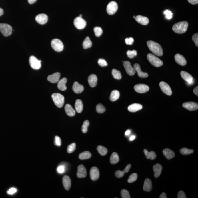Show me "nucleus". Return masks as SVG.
Listing matches in <instances>:
<instances>
[{"label": "nucleus", "mask_w": 198, "mask_h": 198, "mask_svg": "<svg viewBox=\"0 0 198 198\" xmlns=\"http://www.w3.org/2000/svg\"><path fill=\"white\" fill-rule=\"evenodd\" d=\"M147 45L149 49L154 54L158 56H162L163 52L160 44L152 41H149L147 42Z\"/></svg>", "instance_id": "1"}, {"label": "nucleus", "mask_w": 198, "mask_h": 198, "mask_svg": "<svg viewBox=\"0 0 198 198\" xmlns=\"http://www.w3.org/2000/svg\"><path fill=\"white\" fill-rule=\"evenodd\" d=\"M188 23L185 21L178 22L173 25V31L178 34H182L187 31L188 27Z\"/></svg>", "instance_id": "2"}, {"label": "nucleus", "mask_w": 198, "mask_h": 198, "mask_svg": "<svg viewBox=\"0 0 198 198\" xmlns=\"http://www.w3.org/2000/svg\"><path fill=\"white\" fill-rule=\"evenodd\" d=\"M53 101L58 108H61L64 103V97L59 93H55L51 95Z\"/></svg>", "instance_id": "3"}, {"label": "nucleus", "mask_w": 198, "mask_h": 198, "mask_svg": "<svg viewBox=\"0 0 198 198\" xmlns=\"http://www.w3.org/2000/svg\"><path fill=\"white\" fill-rule=\"evenodd\" d=\"M147 59L151 64L156 67H159L163 65V63L161 59L157 57L156 55L152 54H148L147 55Z\"/></svg>", "instance_id": "4"}, {"label": "nucleus", "mask_w": 198, "mask_h": 198, "mask_svg": "<svg viewBox=\"0 0 198 198\" xmlns=\"http://www.w3.org/2000/svg\"><path fill=\"white\" fill-rule=\"evenodd\" d=\"M0 31L3 36L8 37L12 33V27L9 25L1 23L0 24Z\"/></svg>", "instance_id": "5"}, {"label": "nucleus", "mask_w": 198, "mask_h": 198, "mask_svg": "<svg viewBox=\"0 0 198 198\" xmlns=\"http://www.w3.org/2000/svg\"><path fill=\"white\" fill-rule=\"evenodd\" d=\"M51 46L53 49L57 52H61L64 49V46L61 41L57 39L52 40L51 42Z\"/></svg>", "instance_id": "6"}, {"label": "nucleus", "mask_w": 198, "mask_h": 198, "mask_svg": "<svg viewBox=\"0 0 198 198\" xmlns=\"http://www.w3.org/2000/svg\"><path fill=\"white\" fill-rule=\"evenodd\" d=\"M118 8V6L116 2L112 1L107 5V11L109 15H113L117 12Z\"/></svg>", "instance_id": "7"}, {"label": "nucleus", "mask_w": 198, "mask_h": 198, "mask_svg": "<svg viewBox=\"0 0 198 198\" xmlns=\"http://www.w3.org/2000/svg\"><path fill=\"white\" fill-rule=\"evenodd\" d=\"M74 24L77 29H84L86 25V22L82 17H77L74 20Z\"/></svg>", "instance_id": "8"}, {"label": "nucleus", "mask_w": 198, "mask_h": 198, "mask_svg": "<svg viewBox=\"0 0 198 198\" xmlns=\"http://www.w3.org/2000/svg\"><path fill=\"white\" fill-rule=\"evenodd\" d=\"M29 64L31 67L33 69H39L41 67V61L39 60L34 56L30 57L29 59Z\"/></svg>", "instance_id": "9"}, {"label": "nucleus", "mask_w": 198, "mask_h": 198, "mask_svg": "<svg viewBox=\"0 0 198 198\" xmlns=\"http://www.w3.org/2000/svg\"><path fill=\"white\" fill-rule=\"evenodd\" d=\"M160 87L162 91L166 95L170 96L172 95V91L170 87L166 83L161 81L160 83Z\"/></svg>", "instance_id": "10"}, {"label": "nucleus", "mask_w": 198, "mask_h": 198, "mask_svg": "<svg viewBox=\"0 0 198 198\" xmlns=\"http://www.w3.org/2000/svg\"><path fill=\"white\" fill-rule=\"evenodd\" d=\"M123 65L127 73L130 76L134 75L136 71L134 67H132L130 62L125 61L123 63Z\"/></svg>", "instance_id": "11"}, {"label": "nucleus", "mask_w": 198, "mask_h": 198, "mask_svg": "<svg viewBox=\"0 0 198 198\" xmlns=\"http://www.w3.org/2000/svg\"><path fill=\"white\" fill-rule=\"evenodd\" d=\"M134 89L137 92L139 93L147 92L149 90V88L148 86L143 84H138L135 85Z\"/></svg>", "instance_id": "12"}, {"label": "nucleus", "mask_w": 198, "mask_h": 198, "mask_svg": "<svg viewBox=\"0 0 198 198\" xmlns=\"http://www.w3.org/2000/svg\"><path fill=\"white\" fill-rule=\"evenodd\" d=\"M183 107L190 111H196L198 109V105L195 102H189L184 103L182 105Z\"/></svg>", "instance_id": "13"}, {"label": "nucleus", "mask_w": 198, "mask_h": 198, "mask_svg": "<svg viewBox=\"0 0 198 198\" xmlns=\"http://www.w3.org/2000/svg\"><path fill=\"white\" fill-rule=\"evenodd\" d=\"M87 175L86 168L82 164L79 165L77 167V176L79 178H84Z\"/></svg>", "instance_id": "14"}, {"label": "nucleus", "mask_w": 198, "mask_h": 198, "mask_svg": "<svg viewBox=\"0 0 198 198\" xmlns=\"http://www.w3.org/2000/svg\"><path fill=\"white\" fill-rule=\"evenodd\" d=\"M99 169L95 167L91 168L90 170V177L93 181H96L99 178Z\"/></svg>", "instance_id": "15"}, {"label": "nucleus", "mask_w": 198, "mask_h": 198, "mask_svg": "<svg viewBox=\"0 0 198 198\" xmlns=\"http://www.w3.org/2000/svg\"><path fill=\"white\" fill-rule=\"evenodd\" d=\"M36 21L39 24L43 25L46 24L48 20L47 15L45 14H41L36 17Z\"/></svg>", "instance_id": "16"}, {"label": "nucleus", "mask_w": 198, "mask_h": 198, "mask_svg": "<svg viewBox=\"0 0 198 198\" xmlns=\"http://www.w3.org/2000/svg\"><path fill=\"white\" fill-rule=\"evenodd\" d=\"M60 77V73L59 72H56L48 76L47 80L51 83H55L59 81Z\"/></svg>", "instance_id": "17"}, {"label": "nucleus", "mask_w": 198, "mask_h": 198, "mask_svg": "<svg viewBox=\"0 0 198 198\" xmlns=\"http://www.w3.org/2000/svg\"><path fill=\"white\" fill-rule=\"evenodd\" d=\"M175 59L177 64L181 66L185 65L187 63L184 57L180 54H176L175 56Z\"/></svg>", "instance_id": "18"}, {"label": "nucleus", "mask_w": 198, "mask_h": 198, "mask_svg": "<svg viewBox=\"0 0 198 198\" xmlns=\"http://www.w3.org/2000/svg\"><path fill=\"white\" fill-rule=\"evenodd\" d=\"M134 68L138 73V76L141 78H146L148 76V74L146 72H142L141 70L140 66L138 64L134 65Z\"/></svg>", "instance_id": "19"}, {"label": "nucleus", "mask_w": 198, "mask_h": 198, "mask_svg": "<svg viewBox=\"0 0 198 198\" xmlns=\"http://www.w3.org/2000/svg\"><path fill=\"white\" fill-rule=\"evenodd\" d=\"M135 20L141 24L143 25H146L149 23V19L146 17L142 16V15H137L135 18Z\"/></svg>", "instance_id": "20"}, {"label": "nucleus", "mask_w": 198, "mask_h": 198, "mask_svg": "<svg viewBox=\"0 0 198 198\" xmlns=\"http://www.w3.org/2000/svg\"><path fill=\"white\" fill-rule=\"evenodd\" d=\"M181 77L189 84H191L193 81V77L189 73L184 71H182L181 72Z\"/></svg>", "instance_id": "21"}, {"label": "nucleus", "mask_w": 198, "mask_h": 198, "mask_svg": "<svg viewBox=\"0 0 198 198\" xmlns=\"http://www.w3.org/2000/svg\"><path fill=\"white\" fill-rule=\"evenodd\" d=\"M97 77L95 75H91L88 77V82L91 87H94L97 86Z\"/></svg>", "instance_id": "22"}, {"label": "nucleus", "mask_w": 198, "mask_h": 198, "mask_svg": "<svg viewBox=\"0 0 198 198\" xmlns=\"http://www.w3.org/2000/svg\"><path fill=\"white\" fill-rule=\"evenodd\" d=\"M162 166L161 164H156L153 165V169L154 176L155 178H158L160 176L162 170Z\"/></svg>", "instance_id": "23"}, {"label": "nucleus", "mask_w": 198, "mask_h": 198, "mask_svg": "<svg viewBox=\"0 0 198 198\" xmlns=\"http://www.w3.org/2000/svg\"><path fill=\"white\" fill-rule=\"evenodd\" d=\"M152 181L149 178H146L143 184V190L145 191L149 192L152 191Z\"/></svg>", "instance_id": "24"}, {"label": "nucleus", "mask_w": 198, "mask_h": 198, "mask_svg": "<svg viewBox=\"0 0 198 198\" xmlns=\"http://www.w3.org/2000/svg\"><path fill=\"white\" fill-rule=\"evenodd\" d=\"M72 89L76 94H80L83 91L84 88L83 85H80L79 83L75 81L74 83Z\"/></svg>", "instance_id": "25"}, {"label": "nucleus", "mask_w": 198, "mask_h": 198, "mask_svg": "<svg viewBox=\"0 0 198 198\" xmlns=\"http://www.w3.org/2000/svg\"><path fill=\"white\" fill-rule=\"evenodd\" d=\"M63 183L64 188L68 191L71 188V181L70 178L68 176L65 175L63 177Z\"/></svg>", "instance_id": "26"}, {"label": "nucleus", "mask_w": 198, "mask_h": 198, "mask_svg": "<svg viewBox=\"0 0 198 198\" xmlns=\"http://www.w3.org/2000/svg\"><path fill=\"white\" fill-rule=\"evenodd\" d=\"M142 106L138 103H134L128 107V110L131 112H135L142 109Z\"/></svg>", "instance_id": "27"}, {"label": "nucleus", "mask_w": 198, "mask_h": 198, "mask_svg": "<svg viewBox=\"0 0 198 198\" xmlns=\"http://www.w3.org/2000/svg\"><path fill=\"white\" fill-rule=\"evenodd\" d=\"M67 81V79L65 77L62 78L58 81L57 87L58 89L61 91H65L67 90V87L66 84Z\"/></svg>", "instance_id": "28"}, {"label": "nucleus", "mask_w": 198, "mask_h": 198, "mask_svg": "<svg viewBox=\"0 0 198 198\" xmlns=\"http://www.w3.org/2000/svg\"><path fill=\"white\" fill-rule=\"evenodd\" d=\"M163 154L167 159L170 160L173 158L175 156L174 152L169 148L165 149L163 151Z\"/></svg>", "instance_id": "29"}, {"label": "nucleus", "mask_w": 198, "mask_h": 198, "mask_svg": "<svg viewBox=\"0 0 198 198\" xmlns=\"http://www.w3.org/2000/svg\"><path fill=\"white\" fill-rule=\"evenodd\" d=\"M65 110L66 113L69 116L72 117L75 115V111L70 104L66 105L65 107Z\"/></svg>", "instance_id": "30"}, {"label": "nucleus", "mask_w": 198, "mask_h": 198, "mask_svg": "<svg viewBox=\"0 0 198 198\" xmlns=\"http://www.w3.org/2000/svg\"><path fill=\"white\" fill-rule=\"evenodd\" d=\"M83 107V105L82 101L79 99L76 100L75 103V108L76 112L78 113H81L82 112Z\"/></svg>", "instance_id": "31"}, {"label": "nucleus", "mask_w": 198, "mask_h": 198, "mask_svg": "<svg viewBox=\"0 0 198 198\" xmlns=\"http://www.w3.org/2000/svg\"><path fill=\"white\" fill-rule=\"evenodd\" d=\"M145 155L146 158L147 159H150L151 160H153L156 158V153L153 151H151V152H149L147 149L143 150Z\"/></svg>", "instance_id": "32"}, {"label": "nucleus", "mask_w": 198, "mask_h": 198, "mask_svg": "<svg viewBox=\"0 0 198 198\" xmlns=\"http://www.w3.org/2000/svg\"><path fill=\"white\" fill-rule=\"evenodd\" d=\"M119 157L116 152L113 153L110 159V163L112 164H117L119 161Z\"/></svg>", "instance_id": "33"}, {"label": "nucleus", "mask_w": 198, "mask_h": 198, "mask_svg": "<svg viewBox=\"0 0 198 198\" xmlns=\"http://www.w3.org/2000/svg\"><path fill=\"white\" fill-rule=\"evenodd\" d=\"M120 95V92L116 90L113 91L110 95V100L112 101H115L119 99Z\"/></svg>", "instance_id": "34"}, {"label": "nucleus", "mask_w": 198, "mask_h": 198, "mask_svg": "<svg viewBox=\"0 0 198 198\" xmlns=\"http://www.w3.org/2000/svg\"><path fill=\"white\" fill-rule=\"evenodd\" d=\"M91 157V154L89 151H85L79 154V158L81 160H86L90 158Z\"/></svg>", "instance_id": "35"}, {"label": "nucleus", "mask_w": 198, "mask_h": 198, "mask_svg": "<svg viewBox=\"0 0 198 198\" xmlns=\"http://www.w3.org/2000/svg\"><path fill=\"white\" fill-rule=\"evenodd\" d=\"M92 42L89 37H86L83 43V46L84 49H87L91 47Z\"/></svg>", "instance_id": "36"}, {"label": "nucleus", "mask_w": 198, "mask_h": 198, "mask_svg": "<svg viewBox=\"0 0 198 198\" xmlns=\"http://www.w3.org/2000/svg\"><path fill=\"white\" fill-rule=\"evenodd\" d=\"M97 150L99 153L102 156H105L108 153V150L103 146H98L97 147Z\"/></svg>", "instance_id": "37"}, {"label": "nucleus", "mask_w": 198, "mask_h": 198, "mask_svg": "<svg viewBox=\"0 0 198 198\" xmlns=\"http://www.w3.org/2000/svg\"><path fill=\"white\" fill-rule=\"evenodd\" d=\"M112 75L114 78L117 80L121 79L122 76L120 71L114 69L112 71Z\"/></svg>", "instance_id": "38"}, {"label": "nucleus", "mask_w": 198, "mask_h": 198, "mask_svg": "<svg viewBox=\"0 0 198 198\" xmlns=\"http://www.w3.org/2000/svg\"><path fill=\"white\" fill-rule=\"evenodd\" d=\"M194 152L193 150L192 149H188L185 148V147H183L181 148L180 150V152L183 155H190V154L193 153Z\"/></svg>", "instance_id": "39"}, {"label": "nucleus", "mask_w": 198, "mask_h": 198, "mask_svg": "<svg viewBox=\"0 0 198 198\" xmlns=\"http://www.w3.org/2000/svg\"><path fill=\"white\" fill-rule=\"evenodd\" d=\"M94 33L95 35L97 37H100L103 34V29L100 27H94Z\"/></svg>", "instance_id": "40"}, {"label": "nucleus", "mask_w": 198, "mask_h": 198, "mask_svg": "<svg viewBox=\"0 0 198 198\" xmlns=\"http://www.w3.org/2000/svg\"><path fill=\"white\" fill-rule=\"evenodd\" d=\"M89 125H90V123L88 120H86L84 121L83 125L81 127V131H82L83 133H86L87 132L88 127Z\"/></svg>", "instance_id": "41"}, {"label": "nucleus", "mask_w": 198, "mask_h": 198, "mask_svg": "<svg viewBox=\"0 0 198 198\" xmlns=\"http://www.w3.org/2000/svg\"><path fill=\"white\" fill-rule=\"evenodd\" d=\"M138 178V175L136 173H134L131 175L128 179V182L129 183H133L137 180Z\"/></svg>", "instance_id": "42"}, {"label": "nucleus", "mask_w": 198, "mask_h": 198, "mask_svg": "<svg viewBox=\"0 0 198 198\" xmlns=\"http://www.w3.org/2000/svg\"><path fill=\"white\" fill-rule=\"evenodd\" d=\"M96 111L98 113H102L105 112L106 108L103 105L99 103L97 106Z\"/></svg>", "instance_id": "43"}, {"label": "nucleus", "mask_w": 198, "mask_h": 198, "mask_svg": "<svg viewBox=\"0 0 198 198\" xmlns=\"http://www.w3.org/2000/svg\"><path fill=\"white\" fill-rule=\"evenodd\" d=\"M76 149V143H73L69 145L67 147V152L69 153H71L74 152Z\"/></svg>", "instance_id": "44"}, {"label": "nucleus", "mask_w": 198, "mask_h": 198, "mask_svg": "<svg viewBox=\"0 0 198 198\" xmlns=\"http://www.w3.org/2000/svg\"><path fill=\"white\" fill-rule=\"evenodd\" d=\"M127 56L130 59H133L134 57L136 56L137 55V53L136 50H128L127 52Z\"/></svg>", "instance_id": "45"}, {"label": "nucleus", "mask_w": 198, "mask_h": 198, "mask_svg": "<svg viewBox=\"0 0 198 198\" xmlns=\"http://www.w3.org/2000/svg\"><path fill=\"white\" fill-rule=\"evenodd\" d=\"M126 173V171L124 169L123 171L117 170L115 172V176L117 178H121L123 177L125 173Z\"/></svg>", "instance_id": "46"}, {"label": "nucleus", "mask_w": 198, "mask_h": 198, "mask_svg": "<svg viewBox=\"0 0 198 198\" xmlns=\"http://www.w3.org/2000/svg\"><path fill=\"white\" fill-rule=\"evenodd\" d=\"M164 15H165V18L168 20H170L173 18V14L171 11L169 10H166L164 11Z\"/></svg>", "instance_id": "47"}, {"label": "nucleus", "mask_w": 198, "mask_h": 198, "mask_svg": "<svg viewBox=\"0 0 198 198\" xmlns=\"http://www.w3.org/2000/svg\"><path fill=\"white\" fill-rule=\"evenodd\" d=\"M121 195L123 198H130V196L129 191L127 190L122 189L121 191Z\"/></svg>", "instance_id": "48"}, {"label": "nucleus", "mask_w": 198, "mask_h": 198, "mask_svg": "<svg viewBox=\"0 0 198 198\" xmlns=\"http://www.w3.org/2000/svg\"><path fill=\"white\" fill-rule=\"evenodd\" d=\"M98 63V64L102 67H106V66L108 65L107 62L103 59H99Z\"/></svg>", "instance_id": "49"}, {"label": "nucleus", "mask_w": 198, "mask_h": 198, "mask_svg": "<svg viewBox=\"0 0 198 198\" xmlns=\"http://www.w3.org/2000/svg\"><path fill=\"white\" fill-rule=\"evenodd\" d=\"M55 144L58 147H60L61 145V141L60 137L56 136L55 137Z\"/></svg>", "instance_id": "50"}, {"label": "nucleus", "mask_w": 198, "mask_h": 198, "mask_svg": "<svg viewBox=\"0 0 198 198\" xmlns=\"http://www.w3.org/2000/svg\"><path fill=\"white\" fill-rule=\"evenodd\" d=\"M192 39L197 47H198V33H196L192 36Z\"/></svg>", "instance_id": "51"}, {"label": "nucleus", "mask_w": 198, "mask_h": 198, "mask_svg": "<svg viewBox=\"0 0 198 198\" xmlns=\"http://www.w3.org/2000/svg\"><path fill=\"white\" fill-rule=\"evenodd\" d=\"M125 42L127 45H133V42H134V39L133 37L127 38L125 39Z\"/></svg>", "instance_id": "52"}, {"label": "nucleus", "mask_w": 198, "mask_h": 198, "mask_svg": "<svg viewBox=\"0 0 198 198\" xmlns=\"http://www.w3.org/2000/svg\"><path fill=\"white\" fill-rule=\"evenodd\" d=\"M177 198H187V197H186V195L184 192H183V191H180L179 192H178Z\"/></svg>", "instance_id": "53"}, {"label": "nucleus", "mask_w": 198, "mask_h": 198, "mask_svg": "<svg viewBox=\"0 0 198 198\" xmlns=\"http://www.w3.org/2000/svg\"><path fill=\"white\" fill-rule=\"evenodd\" d=\"M57 170L59 173H63L65 171V167L64 165H60L58 167Z\"/></svg>", "instance_id": "54"}, {"label": "nucleus", "mask_w": 198, "mask_h": 198, "mask_svg": "<svg viewBox=\"0 0 198 198\" xmlns=\"http://www.w3.org/2000/svg\"><path fill=\"white\" fill-rule=\"evenodd\" d=\"M17 191V190L16 189L12 187V188L9 189V191H7V193L9 195H13V194L16 193Z\"/></svg>", "instance_id": "55"}, {"label": "nucleus", "mask_w": 198, "mask_h": 198, "mask_svg": "<svg viewBox=\"0 0 198 198\" xmlns=\"http://www.w3.org/2000/svg\"><path fill=\"white\" fill-rule=\"evenodd\" d=\"M189 3L192 5L197 4L198 0H187Z\"/></svg>", "instance_id": "56"}, {"label": "nucleus", "mask_w": 198, "mask_h": 198, "mask_svg": "<svg viewBox=\"0 0 198 198\" xmlns=\"http://www.w3.org/2000/svg\"><path fill=\"white\" fill-rule=\"evenodd\" d=\"M193 93H195V95L198 96V87L197 86L194 89Z\"/></svg>", "instance_id": "57"}, {"label": "nucleus", "mask_w": 198, "mask_h": 198, "mask_svg": "<svg viewBox=\"0 0 198 198\" xmlns=\"http://www.w3.org/2000/svg\"><path fill=\"white\" fill-rule=\"evenodd\" d=\"M160 198H167V197L166 196V194L164 192H163L162 193H161V195H160V197H159Z\"/></svg>", "instance_id": "58"}, {"label": "nucleus", "mask_w": 198, "mask_h": 198, "mask_svg": "<svg viewBox=\"0 0 198 198\" xmlns=\"http://www.w3.org/2000/svg\"><path fill=\"white\" fill-rule=\"evenodd\" d=\"M28 2L30 4L35 3L37 1V0H28Z\"/></svg>", "instance_id": "59"}, {"label": "nucleus", "mask_w": 198, "mask_h": 198, "mask_svg": "<svg viewBox=\"0 0 198 198\" xmlns=\"http://www.w3.org/2000/svg\"><path fill=\"white\" fill-rule=\"evenodd\" d=\"M4 13V11L3 9L1 8L0 7V16L3 15Z\"/></svg>", "instance_id": "60"}, {"label": "nucleus", "mask_w": 198, "mask_h": 198, "mask_svg": "<svg viewBox=\"0 0 198 198\" xmlns=\"http://www.w3.org/2000/svg\"><path fill=\"white\" fill-rule=\"evenodd\" d=\"M130 131L129 130H128L126 132H125V135H129V134H130Z\"/></svg>", "instance_id": "61"}, {"label": "nucleus", "mask_w": 198, "mask_h": 198, "mask_svg": "<svg viewBox=\"0 0 198 198\" xmlns=\"http://www.w3.org/2000/svg\"><path fill=\"white\" fill-rule=\"evenodd\" d=\"M135 136H132L131 137H130V141H133L135 139Z\"/></svg>", "instance_id": "62"}, {"label": "nucleus", "mask_w": 198, "mask_h": 198, "mask_svg": "<svg viewBox=\"0 0 198 198\" xmlns=\"http://www.w3.org/2000/svg\"><path fill=\"white\" fill-rule=\"evenodd\" d=\"M82 15H80L79 16V17H82Z\"/></svg>", "instance_id": "63"}, {"label": "nucleus", "mask_w": 198, "mask_h": 198, "mask_svg": "<svg viewBox=\"0 0 198 198\" xmlns=\"http://www.w3.org/2000/svg\"><path fill=\"white\" fill-rule=\"evenodd\" d=\"M135 17H136L135 16H134V17H133V18H134V19H135Z\"/></svg>", "instance_id": "64"}]
</instances>
